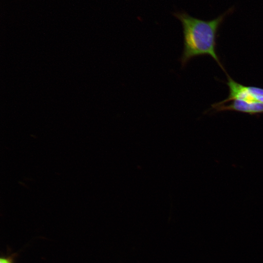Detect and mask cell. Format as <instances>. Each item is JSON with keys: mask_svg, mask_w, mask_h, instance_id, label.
I'll use <instances>...</instances> for the list:
<instances>
[{"mask_svg": "<svg viewBox=\"0 0 263 263\" xmlns=\"http://www.w3.org/2000/svg\"><path fill=\"white\" fill-rule=\"evenodd\" d=\"M256 100L261 101L263 103V96H257L256 97Z\"/></svg>", "mask_w": 263, "mask_h": 263, "instance_id": "cell-5", "label": "cell"}, {"mask_svg": "<svg viewBox=\"0 0 263 263\" xmlns=\"http://www.w3.org/2000/svg\"><path fill=\"white\" fill-rule=\"evenodd\" d=\"M227 85L229 89L228 97L216 105L225 103L235 99H241L247 101H256L257 96H263V89L253 86L243 85L232 79L227 75Z\"/></svg>", "mask_w": 263, "mask_h": 263, "instance_id": "cell-2", "label": "cell"}, {"mask_svg": "<svg viewBox=\"0 0 263 263\" xmlns=\"http://www.w3.org/2000/svg\"><path fill=\"white\" fill-rule=\"evenodd\" d=\"M228 105H212V108L216 111H234L255 114L263 113V103L258 101H247L241 99H235Z\"/></svg>", "mask_w": 263, "mask_h": 263, "instance_id": "cell-3", "label": "cell"}, {"mask_svg": "<svg viewBox=\"0 0 263 263\" xmlns=\"http://www.w3.org/2000/svg\"><path fill=\"white\" fill-rule=\"evenodd\" d=\"M233 10L231 8L217 18L208 21L194 18L183 11L173 13L183 27L184 48L179 59L182 68L193 57L207 55L224 70L216 52L217 33L225 18Z\"/></svg>", "mask_w": 263, "mask_h": 263, "instance_id": "cell-1", "label": "cell"}, {"mask_svg": "<svg viewBox=\"0 0 263 263\" xmlns=\"http://www.w3.org/2000/svg\"><path fill=\"white\" fill-rule=\"evenodd\" d=\"M17 253H14L8 256H1L0 263H14V258L17 256Z\"/></svg>", "mask_w": 263, "mask_h": 263, "instance_id": "cell-4", "label": "cell"}]
</instances>
